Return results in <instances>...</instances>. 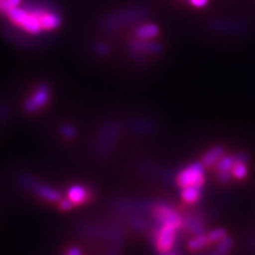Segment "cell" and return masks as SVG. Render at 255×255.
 Segmentation results:
<instances>
[{
    "mask_svg": "<svg viewBox=\"0 0 255 255\" xmlns=\"http://www.w3.org/2000/svg\"><path fill=\"white\" fill-rule=\"evenodd\" d=\"M66 255H82V252L80 251L79 248H76V247H73V248H69L67 250Z\"/></svg>",
    "mask_w": 255,
    "mask_h": 255,
    "instance_id": "27",
    "label": "cell"
},
{
    "mask_svg": "<svg viewBox=\"0 0 255 255\" xmlns=\"http://www.w3.org/2000/svg\"><path fill=\"white\" fill-rule=\"evenodd\" d=\"M154 125L151 121H148V119H143V118H138L135 119L131 123V129L135 132L138 133H149L152 132L154 129Z\"/></svg>",
    "mask_w": 255,
    "mask_h": 255,
    "instance_id": "17",
    "label": "cell"
},
{
    "mask_svg": "<svg viewBox=\"0 0 255 255\" xmlns=\"http://www.w3.org/2000/svg\"><path fill=\"white\" fill-rule=\"evenodd\" d=\"M1 2H2V0H0V4H1Z\"/></svg>",
    "mask_w": 255,
    "mask_h": 255,
    "instance_id": "28",
    "label": "cell"
},
{
    "mask_svg": "<svg viewBox=\"0 0 255 255\" xmlns=\"http://www.w3.org/2000/svg\"><path fill=\"white\" fill-rule=\"evenodd\" d=\"M25 184H27V186L29 188H32L33 190H35V193L39 197L43 198L44 200H46L48 202H60V200H61V194L59 193V191L49 187V186L39 184V183L31 180V179H26Z\"/></svg>",
    "mask_w": 255,
    "mask_h": 255,
    "instance_id": "10",
    "label": "cell"
},
{
    "mask_svg": "<svg viewBox=\"0 0 255 255\" xmlns=\"http://www.w3.org/2000/svg\"><path fill=\"white\" fill-rule=\"evenodd\" d=\"M159 29L154 23H145L140 25L135 30V35L138 39H145V41H150L157 36Z\"/></svg>",
    "mask_w": 255,
    "mask_h": 255,
    "instance_id": "14",
    "label": "cell"
},
{
    "mask_svg": "<svg viewBox=\"0 0 255 255\" xmlns=\"http://www.w3.org/2000/svg\"><path fill=\"white\" fill-rule=\"evenodd\" d=\"M185 1H187V0H185Z\"/></svg>",
    "mask_w": 255,
    "mask_h": 255,
    "instance_id": "29",
    "label": "cell"
},
{
    "mask_svg": "<svg viewBox=\"0 0 255 255\" xmlns=\"http://www.w3.org/2000/svg\"><path fill=\"white\" fill-rule=\"evenodd\" d=\"M235 162V156H222L219 161L215 164L218 173V179L222 183H228L232 177V167Z\"/></svg>",
    "mask_w": 255,
    "mask_h": 255,
    "instance_id": "12",
    "label": "cell"
},
{
    "mask_svg": "<svg viewBox=\"0 0 255 255\" xmlns=\"http://www.w3.org/2000/svg\"><path fill=\"white\" fill-rule=\"evenodd\" d=\"M61 133L64 137L66 138H74L77 134V130L75 129V127L70 126V125H65L62 127Z\"/></svg>",
    "mask_w": 255,
    "mask_h": 255,
    "instance_id": "24",
    "label": "cell"
},
{
    "mask_svg": "<svg viewBox=\"0 0 255 255\" xmlns=\"http://www.w3.org/2000/svg\"><path fill=\"white\" fill-rule=\"evenodd\" d=\"M6 15L15 25H17L31 34H38L43 30L37 16H35L32 11L17 6L6 12Z\"/></svg>",
    "mask_w": 255,
    "mask_h": 255,
    "instance_id": "3",
    "label": "cell"
},
{
    "mask_svg": "<svg viewBox=\"0 0 255 255\" xmlns=\"http://www.w3.org/2000/svg\"><path fill=\"white\" fill-rule=\"evenodd\" d=\"M188 1L196 7H203L209 2V0H188Z\"/></svg>",
    "mask_w": 255,
    "mask_h": 255,
    "instance_id": "26",
    "label": "cell"
},
{
    "mask_svg": "<svg viewBox=\"0 0 255 255\" xmlns=\"http://www.w3.org/2000/svg\"><path fill=\"white\" fill-rule=\"evenodd\" d=\"M209 27L215 32H223V33H246L247 25L241 20L215 18L209 22Z\"/></svg>",
    "mask_w": 255,
    "mask_h": 255,
    "instance_id": "7",
    "label": "cell"
},
{
    "mask_svg": "<svg viewBox=\"0 0 255 255\" xmlns=\"http://www.w3.org/2000/svg\"><path fill=\"white\" fill-rule=\"evenodd\" d=\"M246 162H247V156L245 154H238L235 155V162L234 165L232 167V175L236 179H245L247 177V173H248V168L246 166Z\"/></svg>",
    "mask_w": 255,
    "mask_h": 255,
    "instance_id": "15",
    "label": "cell"
},
{
    "mask_svg": "<svg viewBox=\"0 0 255 255\" xmlns=\"http://www.w3.org/2000/svg\"><path fill=\"white\" fill-rule=\"evenodd\" d=\"M122 131V126L115 119H110L102 125L101 129L96 138V147L100 154H105L112 149Z\"/></svg>",
    "mask_w": 255,
    "mask_h": 255,
    "instance_id": "2",
    "label": "cell"
},
{
    "mask_svg": "<svg viewBox=\"0 0 255 255\" xmlns=\"http://www.w3.org/2000/svg\"><path fill=\"white\" fill-rule=\"evenodd\" d=\"M232 246H233L232 239L226 236L225 238L221 239L220 244L218 245L217 248L215 249V251L213 252V255H228L231 248H232Z\"/></svg>",
    "mask_w": 255,
    "mask_h": 255,
    "instance_id": "20",
    "label": "cell"
},
{
    "mask_svg": "<svg viewBox=\"0 0 255 255\" xmlns=\"http://www.w3.org/2000/svg\"><path fill=\"white\" fill-rule=\"evenodd\" d=\"M210 244L211 242L209 239V236L200 234V235H197L194 239H191V241L188 243V248L191 251H199Z\"/></svg>",
    "mask_w": 255,
    "mask_h": 255,
    "instance_id": "19",
    "label": "cell"
},
{
    "mask_svg": "<svg viewBox=\"0 0 255 255\" xmlns=\"http://www.w3.org/2000/svg\"><path fill=\"white\" fill-rule=\"evenodd\" d=\"M20 3H21V0H2L1 4H0V10L6 13L10 10L19 6Z\"/></svg>",
    "mask_w": 255,
    "mask_h": 255,
    "instance_id": "21",
    "label": "cell"
},
{
    "mask_svg": "<svg viewBox=\"0 0 255 255\" xmlns=\"http://www.w3.org/2000/svg\"><path fill=\"white\" fill-rule=\"evenodd\" d=\"M152 215L154 219H156L158 222H161L162 225H173L178 229L183 226V219L179 215V213L172 210L171 207L157 204L153 207Z\"/></svg>",
    "mask_w": 255,
    "mask_h": 255,
    "instance_id": "8",
    "label": "cell"
},
{
    "mask_svg": "<svg viewBox=\"0 0 255 255\" xmlns=\"http://www.w3.org/2000/svg\"><path fill=\"white\" fill-rule=\"evenodd\" d=\"M31 11L33 12V14L35 16H37V18L39 19V22H41V26H42L43 30L50 31V30H54V29L60 27L61 16L59 14L51 12V11L41 10V9H34Z\"/></svg>",
    "mask_w": 255,
    "mask_h": 255,
    "instance_id": "11",
    "label": "cell"
},
{
    "mask_svg": "<svg viewBox=\"0 0 255 255\" xmlns=\"http://www.w3.org/2000/svg\"><path fill=\"white\" fill-rule=\"evenodd\" d=\"M205 183L204 167L200 163L191 164L183 169L177 177V184L181 188L198 187L201 188Z\"/></svg>",
    "mask_w": 255,
    "mask_h": 255,
    "instance_id": "4",
    "label": "cell"
},
{
    "mask_svg": "<svg viewBox=\"0 0 255 255\" xmlns=\"http://www.w3.org/2000/svg\"><path fill=\"white\" fill-rule=\"evenodd\" d=\"M91 197V191L81 185L71 186L68 190V199L74 203V205L85 204L90 201Z\"/></svg>",
    "mask_w": 255,
    "mask_h": 255,
    "instance_id": "13",
    "label": "cell"
},
{
    "mask_svg": "<svg viewBox=\"0 0 255 255\" xmlns=\"http://www.w3.org/2000/svg\"><path fill=\"white\" fill-rule=\"evenodd\" d=\"M94 51H95V53L100 55V57H105V55L110 53V46L107 43L98 42V43H96L94 46Z\"/></svg>",
    "mask_w": 255,
    "mask_h": 255,
    "instance_id": "22",
    "label": "cell"
},
{
    "mask_svg": "<svg viewBox=\"0 0 255 255\" xmlns=\"http://www.w3.org/2000/svg\"><path fill=\"white\" fill-rule=\"evenodd\" d=\"M129 50L131 57L134 60H143L147 55L161 53L163 50V47L159 43L137 38L136 41H133L130 43Z\"/></svg>",
    "mask_w": 255,
    "mask_h": 255,
    "instance_id": "6",
    "label": "cell"
},
{
    "mask_svg": "<svg viewBox=\"0 0 255 255\" xmlns=\"http://www.w3.org/2000/svg\"><path fill=\"white\" fill-rule=\"evenodd\" d=\"M178 228L173 225H162L155 233V247L159 253H168L174 246Z\"/></svg>",
    "mask_w": 255,
    "mask_h": 255,
    "instance_id": "5",
    "label": "cell"
},
{
    "mask_svg": "<svg viewBox=\"0 0 255 255\" xmlns=\"http://www.w3.org/2000/svg\"><path fill=\"white\" fill-rule=\"evenodd\" d=\"M225 154V150L221 147H214L210 151H207L202 158V165L205 167H212L216 164L219 159Z\"/></svg>",
    "mask_w": 255,
    "mask_h": 255,
    "instance_id": "16",
    "label": "cell"
},
{
    "mask_svg": "<svg viewBox=\"0 0 255 255\" xmlns=\"http://www.w3.org/2000/svg\"><path fill=\"white\" fill-rule=\"evenodd\" d=\"M201 197V188L198 187H186L183 188L182 199L187 204L196 203Z\"/></svg>",
    "mask_w": 255,
    "mask_h": 255,
    "instance_id": "18",
    "label": "cell"
},
{
    "mask_svg": "<svg viewBox=\"0 0 255 255\" xmlns=\"http://www.w3.org/2000/svg\"><path fill=\"white\" fill-rule=\"evenodd\" d=\"M49 97H50L49 86L46 84H41L35 90L34 94L26 101L25 109L28 112H30V113H33V112L41 110L47 105V102L49 101Z\"/></svg>",
    "mask_w": 255,
    "mask_h": 255,
    "instance_id": "9",
    "label": "cell"
},
{
    "mask_svg": "<svg viewBox=\"0 0 255 255\" xmlns=\"http://www.w3.org/2000/svg\"><path fill=\"white\" fill-rule=\"evenodd\" d=\"M207 236H209V239L211 244L212 243H216V242H220L221 239L225 238L227 236V233L225 230H221V229H218V230H214L213 232L207 234Z\"/></svg>",
    "mask_w": 255,
    "mask_h": 255,
    "instance_id": "23",
    "label": "cell"
},
{
    "mask_svg": "<svg viewBox=\"0 0 255 255\" xmlns=\"http://www.w3.org/2000/svg\"><path fill=\"white\" fill-rule=\"evenodd\" d=\"M149 17V11L141 5H129L107 14L101 19V30L107 34H115L123 29L138 25Z\"/></svg>",
    "mask_w": 255,
    "mask_h": 255,
    "instance_id": "1",
    "label": "cell"
},
{
    "mask_svg": "<svg viewBox=\"0 0 255 255\" xmlns=\"http://www.w3.org/2000/svg\"><path fill=\"white\" fill-rule=\"evenodd\" d=\"M73 206H74V203L71 202L69 199H65V200H60V202H59V209L63 212L69 211Z\"/></svg>",
    "mask_w": 255,
    "mask_h": 255,
    "instance_id": "25",
    "label": "cell"
}]
</instances>
